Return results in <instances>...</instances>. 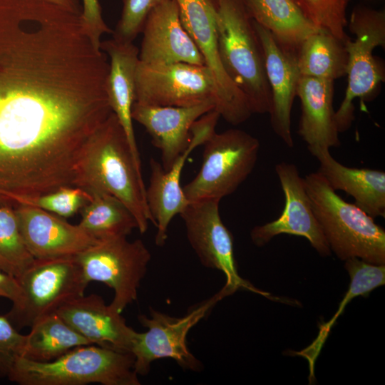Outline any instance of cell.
Returning <instances> with one entry per match:
<instances>
[{
    "label": "cell",
    "mask_w": 385,
    "mask_h": 385,
    "mask_svg": "<svg viewBox=\"0 0 385 385\" xmlns=\"http://www.w3.org/2000/svg\"><path fill=\"white\" fill-rule=\"evenodd\" d=\"M108 71L78 15L48 0H0V136L110 112Z\"/></svg>",
    "instance_id": "1"
},
{
    "label": "cell",
    "mask_w": 385,
    "mask_h": 385,
    "mask_svg": "<svg viewBox=\"0 0 385 385\" xmlns=\"http://www.w3.org/2000/svg\"><path fill=\"white\" fill-rule=\"evenodd\" d=\"M73 186L88 193L102 192L120 200L132 212L138 230L145 233L153 222L146 199L141 164L112 112L87 141L76 165Z\"/></svg>",
    "instance_id": "2"
},
{
    "label": "cell",
    "mask_w": 385,
    "mask_h": 385,
    "mask_svg": "<svg viewBox=\"0 0 385 385\" xmlns=\"http://www.w3.org/2000/svg\"><path fill=\"white\" fill-rule=\"evenodd\" d=\"M214 1L222 66L245 96L252 113H269L272 97L263 52L243 0Z\"/></svg>",
    "instance_id": "3"
},
{
    "label": "cell",
    "mask_w": 385,
    "mask_h": 385,
    "mask_svg": "<svg viewBox=\"0 0 385 385\" xmlns=\"http://www.w3.org/2000/svg\"><path fill=\"white\" fill-rule=\"evenodd\" d=\"M312 208L331 251L341 260L356 257L385 264V231L355 204L344 200L318 172L304 178Z\"/></svg>",
    "instance_id": "4"
},
{
    "label": "cell",
    "mask_w": 385,
    "mask_h": 385,
    "mask_svg": "<svg viewBox=\"0 0 385 385\" xmlns=\"http://www.w3.org/2000/svg\"><path fill=\"white\" fill-rule=\"evenodd\" d=\"M7 378L20 385H140L131 353L96 344L76 346L38 362L19 356Z\"/></svg>",
    "instance_id": "5"
},
{
    "label": "cell",
    "mask_w": 385,
    "mask_h": 385,
    "mask_svg": "<svg viewBox=\"0 0 385 385\" xmlns=\"http://www.w3.org/2000/svg\"><path fill=\"white\" fill-rule=\"evenodd\" d=\"M346 27L355 37L344 41L348 83L344 98L335 111L339 133L349 129L354 120L355 99L364 102L373 99L385 81L384 65L374 56L375 48H385V10L358 4L352 9Z\"/></svg>",
    "instance_id": "6"
},
{
    "label": "cell",
    "mask_w": 385,
    "mask_h": 385,
    "mask_svg": "<svg viewBox=\"0 0 385 385\" xmlns=\"http://www.w3.org/2000/svg\"><path fill=\"white\" fill-rule=\"evenodd\" d=\"M16 278L20 295L5 315L17 330L56 313L71 300L84 295L88 284L75 257L35 260Z\"/></svg>",
    "instance_id": "7"
},
{
    "label": "cell",
    "mask_w": 385,
    "mask_h": 385,
    "mask_svg": "<svg viewBox=\"0 0 385 385\" xmlns=\"http://www.w3.org/2000/svg\"><path fill=\"white\" fill-rule=\"evenodd\" d=\"M202 162L195 177L183 187L189 202L221 200L235 192L252 172L259 155V140L231 128L215 133L203 145Z\"/></svg>",
    "instance_id": "8"
},
{
    "label": "cell",
    "mask_w": 385,
    "mask_h": 385,
    "mask_svg": "<svg viewBox=\"0 0 385 385\" xmlns=\"http://www.w3.org/2000/svg\"><path fill=\"white\" fill-rule=\"evenodd\" d=\"M127 237L98 240L76 256L86 282H101L114 291L110 306L121 313L138 297L151 255L141 240Z\"/></svg>",
    "instance_id": "9"
},
{
    "label": "cell",
    "mask_w": 385,
    "mask_h": 385,
    "mask_svg": "<svg viewBox=\"0 0 385 385\" xmlns=\"http://www.w3.org/2000/svg\"><path fill=\"white\" fill-rule=\"evenodd\" d=\"M224 297L220 291L182 317H171L153 308H150L148 317L140 314L138 321L147 331L137 333L131 350L137 374H148L151 363L163 358L173 359L185 370L200 371L202 364L190 351L187 346V335L190 329Z\"/></svg>",
    "instance_id": "10"
},
{
    "label": "cell",
    "mask_w": 385,
    "mask_h": 385,
    "mask_svg": "<svg viewBox=\"0 0 385 385\" xmlns=\"http://www.w3.org/2000/svg\"><path fill=\"white\" fill-rule=\"evenodd\" d=\"M181 22L210 70L216 86L215 108L227 123L237 125L252 115L247 99L227 74L219 53L217 8L214 0H175Z\"/></svg>",
    "instance_id": "11"
},
{
    "label": "cell",
    "mask_w": 385,
    "mask_h": 385,
    "mask_svg": "<svg viewBox=\"0 0 385 385\" xmlns=\"http://www.w3.org/2000/svg\"><path fill=\"white\" fill-rule=\"evenodd\" d=\"M220 202L217 199L190 202L180 215L190 246L203 266L223 272L226 283L221 290L226 297L240 289L269 297V293L257 289L240 276L233 237L221 219Z\"/></svg>",
    "instance_id": "12"
},
{
    "label": "cell",
    "mask_w": 385,
    "mask_h": 385,
    "mask_svg": "<svg viewBox=\"0 0 385 385\" xmlns=\"http://www.w3.org/2000/svg\"><path fill=\"white\" fill-rule=\"evenodd\" d=\"M215 83L206 66L187 63L148 64L138 61L135 102L153 106L189 107L216 103Z\"/></svg>",
    "instance_id": "13"
},
{
    "label": "cell",
    "mask_w": 385,
    "mask_h": 385,
    "mask_svg": "<svg viewBox=\"0 0 385 385\" xmlns=\"http://www.w3.org/2000/svg\"><path fill=\"white\" fill-rule=\"evenodd\" d=\"M220 118L219 113L212 109L193 123L187 148L169 170H164L161 163L154 158L150 160V176L149 185L145 188V199L153 223L157 228L155 237L157 246L165 244L170 222L190 203L180 185L185 163L190 153L215 133Z\"/></svg>",
    "instance_id": "14"
},
{
    "label": "cell",
    "mask_w": 385,
    "mask_h": 385,
    "mask_svg": "<svg viewBox=\"0 0 385 385\" xmlns=\"http://www.w3.org/2000/svg\"><path fill=\"white\" fill-rule=\"evenodd\" d=\"M284 196V206L279 217L270 222L254 227L250 237L255 245L262 247L274 237L288 234L305 237L322 256H328L331 250L314 215L307 192L304 178L297 167L282 162L275 165Z\"/></svg>",
    "instance_id": "15"
},
{
    "label": "cell",
    "mask_w": 385,
    "mask_h": 385,
    "mask_svg": "<svg viewBox=\"0 0 385 385\" xmlns=\"http://www.w3.org/2000/svg\"><path fill=\"white\" fill-rule=\"evenodd\" d=\"M14 211L24 244L35 260L75 257L98 241L78 225L42 209L16 205Z\"/></svg>",
    "instance_id": "16"
},
{
    "label": "cell",
    "mask_w": 385,
    "mask_h": 385,
    "mask_svg": "<svg viewBox=\"0 0 385 385\" xmlns=\"http://www.w3.org/2000/svg\"><path fill=\"white\" fill-rule=\"evenodd\" d=\"M253 24L262 46L265 72L271 91L272 103L269 113L271 125L283 143L287 147L292 148V108L301 77L296 52L282 47L268 30L254 21Z\"/></svg>",
    "instance_id": "17"
},
{
    "label": "cell",
    "mask_w": 385,
    "mask_h": 385,
    "mask_svg": "<svg viewBox=\"0 0 385 385\" xmlns=\"http://www.w3.org/2000/svg\"><path fill=\"white\" fill-rule=\"evenodd\" d=\"M142 32L140 62L205 66L202 56L183 26L175 0H168L152 10Z\"/></svg>",
    "instance_id": "18"
},
{
    "label": "cell",
    "mask_w": 385,
    "mask_h": 385,
    "mask_svg": "<svg viewBox=\"0 0 385 385\" xmlns=\"http://www.w3.org/2000/svg\"><path fill=\"white\" fill-rule=\"evenodd\" d=\"M56 314L91 344L131 353L138 332L101 296L82 295L62 306Z\"/></svg>",
    "instance_id": "19"
},
{
    "label": "cell",
    "mask_w": 385,
    "mask_h": 385,
    "mask_svg": "<svg viewBox=\"0 0 385 385\" xmlns=\"http://www.w3.org/2000/svg\"><path fill=\"white\" fill-rule=\"evenodd\" d=\"M215 108L212 101L189 107L153 106L135 102L133 120L142 125L160 151L161 165L169 170L187 148L193 123Z\"/></svg>",
    "instance_id": "20"
},
{
    "label": "cell",
    "mask_w": 385,
    "mask_h": 385,
    "mask_svg": "<svg viewBox=\"0 0 385 385\" xmlns=\"http://www.w3.org/2000/svg\"><path fill=\"white\" fill-rule=\"evenodd\" d=\"M100 49L110 60L106 78V93L110 106L126 134L136 161L141 164L131 115L135 97V72L139 61V48L133 42L113 38L101 41Z\"/></svg>",
    "instance_id": "21"
},
{
    "label": "cell",
    "mask_w": 385,
    "mask_h": 385,
    "mask_svg": "<svg viewBox=\"0 0 385 385\" xmlns=\"http://www.w3.org/2000/svg\"><path fill=\"white\" fill-rule=\"evenodd\" d=\"M297 96L301 103L298 133L307 149L339 147V132L333 106L334 81L301 76Z\"/></svg>",
    "instance_id": "22"
},
{
    "label": "cell",
    "mask_w": 385,
    "mask_h": 385,
    "mask_svg": "<svg viewBox=\"0 0 385 385\" xmlns=\"http://www.w3.org/2000/svg\"><path fill=\"white\" fill-rule=\"evenodd\" d=\"M319 162L317 172L331 188L352 196L355 205L371 217H385V173L382 170L345 166L327 148L309 150Z\"/></svg>",
    "instance_id": "23"
},
{
    "label": "cell",
    "mask_w": 385,
    "mask_h": 385,
    "mask_svg": "<svg viewBox=\"0 0 385 385\" xmlns=\"http://www.w3.org/2000/svg\"><path fill=\"white\" fill-rule=\"evenodd\" d=\"M251 19L286 49L296 52L318 29L292 0H243Z\"/></svg>",
    "instance_id": "24"
},
{
    "label": "cell",
    "mask_w": 385,
    "mask_h": 385,
    "mask_svg": "<svg viewBox=\"0 0 385 385\" xmlns=\"http://www.w3.org/2000/svg\"><path fill=\"white\" fill-rule=\"evenodd\" d=\"M301 76L334 80L346 75L344 41L319 29L308 36L296 51Z\"/></svg>",
    "instance_id": "25"
},
{
    "label": "cell",
    "mask_w": 385,
    "mask_h": 385,
    "mask_svg": "<svg viewBox=\"0 0 385 385\" xmlns=\"http://www.w3.org/2000/svg\"><path fill=\"white\" fill-rule=\"evenodd\" d=\"M345 261L344 267L351 282L337 311L328 322L319 326V334L313 342L308 347L295 353V355L303 356L308 361L310 381L314 379L315 361L337 319L344 312L346 306L356 297H366L372 290L385 284L384 265L371 264L356 257Z\"/></svg>",
    "instance_id": "26"
},
{
    "label": "cell",
    "mask_w": 385,
    "mask_h": 385,
    "mask_svg": "<svg viewBox=\"0 0 385 385\" xmlns=\"http://www.w3.org/2000/svg\"><path fill=\"white\" fill-rule=\"evenodd\" d=\"M30 328L21 356L31 361H51L76 346L91 344L56 313L40 319Z\"/></svg>",
    "instance_id": "27"
},
{
    "label": "cell",
    "mask_w": 385,
    "mask_h": 385,
    "mask_svg": "<svg viewBox=\"0 0 385 385\" xmlns=\"http://www.w3.org/2000/svg\"><path fill=\"white\" fill-rule=\"evenodd\" d=\"M90 200L80 210L78 225L97 240L127 237L138 223L129 209L115 197L91 192Z\"/></svg>",
    "instance_id": "28"
},
{
    "label": "cell",
    "mask_w": 385,
    "mask_h": 385,
    "mask_svg": "<svg viewBox=\"0 0 385 385\" xmlns=\"http://www.w3.org/2000/svg\"><path fill=\"white\" fill-rule=\"evenodd\" d=\"M34 261L20 233L14 206L0 200V270L19 277Z\"/></svg>",
    "instance_id": "29"
},
{
    "label": "cell",
    "mask_w": 385,
    "mask_h": 385,
    "mask_svg": "<svg viewBox=\"0 0 385 385\" xmlns=\"http://www.w3.org/2000/svg\"><path fill=\"white\" fill-rule=\"evenodd\" d=\"M319 29L345 41L347 9L351 0H292Z\"/></svg>",
    "instance_id": "30"
},
{
    "label": "cell",
    "mask_w": 385,
    "mask_h": 385,
    "mask_svg": "<svg viewBox=\"0 0 385 385\" xmlns=\"http://www.w3.org/2000/svg\"><path fill=\"white\" fill-rule=\"evenodd\" d=\"M90 198V194L83 189L66 186L48 193L27 198L19 205L34 206L66 218L74 215Z\"/></svg>",
    "instance_id": "31"
},
{
    "label": "cell",
    "mask_w": 385,
    "mask_h": 385,
    "mask_svg": "<svg viewBox=\"0 0 385 385\" xmlns=\"http://www.w3.org/2000/svg\"><path fill=\"white\" fill-rule=\"evenodd\" d=\"M168 0H123L120 18L113 31V38L133 42L142 32L145 21L155 7Z\"/></svg>",
    "instance_id": "32"
},
{
    "label": "cell",
    "mask_w": 385,
    "mask_h": 385,
    "mask_svg": "<svg viewBox=\"0 0 385 385\" xmlns=\"http://www.w3.org/2000/svg\"><path fill=\"white\" fill-rule=\"evenodd\" d=\"M25 338L5 314L0 315V378L8 376L16 359L21 356Z\"/></svg>",
    "instance_id": "33"
},
{
    "label": "cell",
    "mask_w": 385,
    "mask_h": 385,
    "mask_svg": "<svg viewBox=\"0 0 385 385\" xmlns=\"http://www.w3.org/2000/svg\"><path fill=\"white\" fill-rule=\"evenodd\" d=\"M81 2L82 10L79 19L81 27L93 46L100 49L101 36L113 31L103 18L99 0H81Z\"/></svg>",
    "instance_id": "34"
},
{
    "label": "cell",
    "mask_w": 385,
    "mask_h": 385,
    "mask_svg": "<svg viewBox=\"0 0 385 385\" xmlns=\"http://www.w3.org/2000/svg\"><path fill=\"white\" fill-rule=\"evenodd\" d=\"M20 292L18 279L0 270V297L7 298L13 303L19 299Z\"/></svg>",
    "instance_id": "35"
},
{
    "label": "cell",
    "mask_w": 385,
    "mask_h": 385,
    "mask_svg": "<svg viewBox=\"0 0 385 385\" xmlns=\"http://www.w3.org/2000/svg\"><path fill=\"white\" fill-rule=\"evenodd\" d=\"M50 2L63 8L78 16L81 14V0H48Z\"/></svg>",
    "instance_id": "36"
},
{
    "label": "cell",
    "mask_w": 385,
    "mask_h": 385,
    "mask_svg": "<svg viewBox=\"0 0 385 385\" xmlns=\"http://www.w3.org/2000/svg\"><path fill=\"white\" fill-rule=\"evenodd\" d=\"M364 2H366V4H376V3H379V2H382L384 1V0H364Z\"/></svg>",
    "instance_id": "37"
}]
</instances>
